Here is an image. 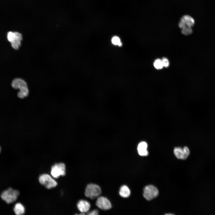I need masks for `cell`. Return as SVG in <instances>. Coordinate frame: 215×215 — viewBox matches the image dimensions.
<instances>
[{
  "mask_svg": "<svg viewBox=\"0 0 215 215\" xmlns=\"http://www.w3.org/2000/svg\"><path fill=\"white\" fill-rule=\"evenodd\" d=\"M12 86L15 89H19V91L17 93L18 97L22 99L27 96L29 90L26 82L24 80L20 78L14 79L12 83Z\"/></svg>",
  "mask_w": 215,
  "mask_h": 215,
  "instance_id": "cell-1",
  "label": "cell"
},
{
  "mask_svg": "<svg viewBox=\"0 0 215 215\" xmlns=\"http://www.w3.org/2000/svg\"><path fill=\"white\" fill-rule=\"evenodd\" d=\"M159 191L155 186L150 185L146 186L143 190V196L147 200H150L158 195Z\"/></svg>",
  "mask_w": 215,
  "mask_h": 215,
  "instance_id": "cell-6",
  "label": "cell"
},
{
  "mask_svg": "<svg viewBox=\"0 0 215 215\" xmlns=\"http://www.w3.org/2000/svg\"><path fill=\"white\" fill-rule=\"evenodd\" d=\"M195 24L194 19L190 15H185L181 18L179 24V26L180 28L184 26H188L193 27Z\"/></svg>",
  "mask_w": 215,
  "mask_h": 215,
  "instance_id": "cell-10",
  "label": "cell"
},
{
  "mask_svg": "<svg viewBox=\"0 0 215 215\" xmlns=\"http://www.w3.org/2000/svg\"><path fill=\"white\" fill-rule=\"evenodd\" d=\"M98 213L97 210H94L88 212L87 214L89 215H97L98 214Z\"/></svg>",
  "mask_w": 215,
  "mask_h": 215,
  "instance_id": "cell-19",
  "label": "cell"
},
{
  "mask_svg": "<svg viewBox=\"0 0 215 215\" xmlns=\"http://www.w3.org/2000/svg\"><path fill=\"white\" fill-rule=\"evenodd\" d=\"M19 194V191L9 188L3 191L1 195L2 199L7 204L15 202Z\"/></svg>",
  "mask_w": 215,
  "mask_h": 215,
  "instance_id": "cell-2",
  "label": "cell"
},
{
  "mask_svg": "<svg viewBox=\"0 0 215 215\" xmlns=\"http://www.w3.org/2000/svg\"><path fill=\"white\" fill-rule=\"evenodd\" d=\"M77 206L78 210L81 213H85L89 210L90 205L88 201L81 200L78 202Z\"/></svg>",
  "mask_w": 215,
  "mask_h": 215,
  "instance_id": "cell-11",
  "label": "cell"
},
{
  "mask_svg": "<svg viewBox=\"0 0 215 215\" xmlns=\"http://www.w3.org/2000/svg\"><path fill=\"white\" fill-rule=\"evenodd\" d=\"M101 189L98 185L89 184L87 186L85 192L86 196L93 199L98 196L101 193Z\"/></svg>",
  "mask_w": 215,
  "mask_h": 215,
  "instance_id": "cell-4",
  "label": "cell"
},
{
  "mask_svg": "<svg viewBox=\"0 0 215 215\" xmlns=\"http://www.w3.org/2000/svg\"><path fill=\"white\" fill-rule=\"evenodd\" d=\"M96 205L100 209L108 210L111 208V204L107 198L101 196L99 197L96 202Z\"/></svg>",
  "mask_w": 215,
  "mask_h": 215,
  "instance_id": "cell-9",
  "label": "cell"
},
{
  "mask_svg": "<svg viewBox=\"0 0 215 215\" xmlns=\"http://www.w3.org/2000/svg\"><path fill=\"white\" fill-rule=\"evenodd\" d=\"M119 193L121 196L124 198H127L130 196V191L128 186L123 185L120 187Z\"/></svg>",
  "mask_w": 215,
  "mask_h": 215,
  "instance_id": "cell-13",
  "label": "cell"
},
{
  "mask_svg": "<svg viewBox=\"0 0 215 215\" xmlns=\"http://www.w3.org/2000/svg\"><path fill=\"white\" fill-rule=\"evenodd\" d=\"M181 29L182 33L185 36L190 35L193 33L192 27L188 26H184Z\"/></svg>",
  "mask_w": 215,
  "mask_h": 215,
  "instance_id": "cell-15",
  "label": "cell"
},
{
  "mask_svg": "<svg viewBox=\"0 0 215 215\" xmlns=\"http://www.w3.org/2000/svg\"><path fill=\"white\" fill-rule=\"evenodd\" d=\"M39 182L47 189L55 187L57 185L56 181L48 174H44L41 175L39 177Z\"/></svg>",
  "mask_w": 215,
  "mask_h": 215,
  "instance_id": "cell-5",
  "label": "cell"
},
{
  "mask_svg": "<svg viewBox=\"0 0 215 215\" xmlns=\"http://www.w3.org/2000/svg\"><path fill=\"white\" fill-rule=\"evenodd\" d=\"M148 145L145 142H142L138 145L137 147V150L139 154L141 156H147L148 153L147 149Z\"/></svg>",
  "mask_w": 215,
  "mask_h": 215,
  "instance_id": "cell-12",
  "label": "cell"
},
{
  "mask_svg": "<svg viewBox=\"0 0 215 215\" xmlns=\"http://www.w3.org/2000/svg\"><path fill=\"white\" fill-rule=\"evenodd\" d=\"M174 154L176 157L179 159H185L188 156L190 151L188 148L185 146L183 148L180 147H176L174 150Z\"/></svg>",
  "mask_w": 215,
  "mask_h": 215,
  "instance_id": "cell-8",
  "label": "cell"
},
{
  "mask_svg": "<svg viewBox=\"0 0 215 215\" xmlns=\"http://www.w3.org/2000/svg\"><path fill=\"white\" fill-rule=\"evenodd\" d=\"M51 173L54 178H57L60 176H64L65 175V166L64 163H56L51 167Z\"/></svg>",
  "mask_w": 215,
  "mask_h": 215,
  "instance_id": "cell-7",
  "label": "cell"
},
{
  "mask_svg": "<svg viewBox=\"0 0 215 215\" xmlns=\"http://www.w3.org/2000/svg\"><path fill=\"white\" fill-rule=\"evenodd\" d=\"M163 67H168L169 63L168 59L166 58H163L161 60Z\"/></svg>",
  "mask_w": 215,
  "mask_h": 215,
  "instance_id": "cell-18",
  "label": "cell"
},
{
  "mask_svg": "<svg viewBox=\"0 0 215 215\" xmlns=\"http://www.w3.org/2000/svg\"><path fill=\"white\" fill-rule=\"evenodd\" d=\"M7 37L13 49L15 50L19 49L22 39V36L21 33L17 32L9 31L7 33Z\"/></svg>",
  "mask_w": 215,
  "mask_h": 215,
  "instance_id": "cell-3",
  "label": "cell"
},
{
  "mask_svg": "<svg viewBox=\"0 0 215 215\" xmlns=\"http://www.w3.org/2000/svg\"><path fill=\"white\" fill-rule=\"evenodd\" d=\"M154 67L157 69H161L163 67L162 60L159 59H156L153 63Z\"/></svg>",
  "mask_w": 215,
  "mask_h": 215,
  "instance_id": "cell-16",
  "label": "cell"
},
{
  "mask_svg": "<svg viewBox=\"0 0 215 215\" xmlns=\"http://www.w3.org/2000/svg\"><path fill=\"white\" fill-rule=\"evenodd\" d=\"M111 41L112 43L115 45H118L121 42L119 38L116 36L113 37L112 38Z\"/></svg>",
  "mask_w": 215,
  "mask_h": 215,
  "instance_id": "cell-17",
  "label": "cell"
},
{
  "mask_svg": "<svg viewBox=\"0 0 215 215\" xmlns=\"http://www.w3.org/2000/svg\"><path fill=\"white\" fill-rule=\"evenodd\" d=\"M13 210L16 215H21L25 212V208L24 206L20 203H17L15 204Z\"/></svg>",
  "mask_w": 215,
  "mask_h": 215,
  "instance_id": "cell-14",
  "label": "cell"
},
{
  "mask_svg": "<svg viewBox=\"0 0 215 215\" xmlns=\"http://www.w3.org/2000/svg\"><path fill=\"white\" fill-rule=\"evenodd\" d=\"M0 151H1V148L0 147Z\"/></svg>",
  "mask_w": 215,
  "mask_h": 215,
  "instance_id": "cell-20",
  "label": "cell"
}]
</instances>
